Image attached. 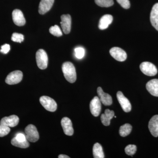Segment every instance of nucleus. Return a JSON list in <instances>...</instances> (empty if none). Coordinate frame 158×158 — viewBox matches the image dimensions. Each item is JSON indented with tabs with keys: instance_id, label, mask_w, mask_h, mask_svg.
I'll use <instances>...</instances> for the list:
<instances>
[{
	"instance_id": "nucleus-23",
	"label": "nucleus",
	"mask_w": 158,
	"mask_h": 158,
	"mask_svg": "<svg viewBox=\"0 0 158 158\" xmlns=\"http://www.w3.org/2000/svg\"><path fill=\"white\" fill-rule=\"evenodd\" d=\"M11 144L13 146L20 148H26L29 147V143L27 140L25 141H19L16 138H14L11 141Z\"/></svg>"
},
{
	"instance_id": "nucleus-18",
	"label": "nucleus",
	"mask_w": 158,
	"mask_h": 158,
	"mask_svg": "<svg viewBox=\"0 0 158 158\" xmlns=\"http://www.w3.org/2000/svg\"><path fill=\"white\" fill-rule=\"evenodd\" d=\"M113 17L111 15H105L100 19L98 27L100 30H103L107 28L109 25L112 23Z\"/></svg>"
},
{
	"instance_id": "nucleus-1",
	"label": "nucleus",
	"mask_w": 158,
	"mask_h": 158,
	"mask_svg": "<svg viewBox=\"0 0 158 158\" xmlns=\"http://www.w3.org/2000/svg\"><path fill=\"white\" fill-rule=\"evenodd\" d=\"M62 70L65 79L70 83H73L77 80L75 68L71 62H64L62 65Z\"/></svg>"
},
{
	"instance_id": "nucleus-6",
	"label": "nucleus",
	"mask_w": 158,
	"mask_h": 158,
	"mask_svg": "<svg viewBox=\"0 0 158 158\" xmlns=\"http://www.w3.org/2000/svg\"><path fill=\"white\" fill-rule=\"evenodd\" d=\"M23 77V73L21 71H14L7 76L6 82L9 85H16L21 81Z\"/></svg>"
},
{
	"instance_id": "nucleus-22",
	"label": "nucleus",
	"mask_w": 158,
	"mask_h": 158,
	"mask_svg": "<svg viewBox=\"0 0 158 158\" xmlns=\"http://www.w3.org/2000/svg\"><path fill=\"white\" fill-rule=\"evenodd\" d=\"M132 127L129 123H126L121 126L119 128V134L122 137H126L131 132Z\"/></svg>"
},
{
	"instance_id": "nucleus-16",
	"label": "nucleus",
	"mask_w": 158,
	"mask_h": 158,
	"mask_svg": "<svg viewBox=\"0 0 158 158\" xmlns=\"http://www.w3.org/2000/svg\"><path fill=\"white\" fill-rule=\"evenodd\" d=\"M54 2V0H41L39 6L40 14L44 15L49 11Z\"/></svg>"
},
{
	"instance_id": "nucleus-26",
	"label": "nucleus",
	"mask_w": 158,
	"mask_h": 158,
	"mask_svg": "<svg viewBox=\"0 0 158 158\" xmlns=\"http://www.w3.org/2000/svg\"><path fill=\"white\" fill-rule=\"evenodd\" d=\"M125 151L127 155L132 156L137 151V147L134 144H129L125 148Z\"/></svg>"
},
{
	"instance_id": "nucleus-21",
	"label": "nucleus",
	"mask_w": 158,
	"mask_h": 158,
	"mask_svg": "<svg viewBox=\"0 0 158 158\" xmlns=\"http://www.w3.org/2000/svg\"><path fill=\"white\" fill-rule=\"evenodd\" d=\"M93 154L94 157V158H104L105 157L102 148L99 143H95L94 145Z\"/></svg>"
},
{
	"instance_id": "nucleus-12",
	"label": "nucleus",
	"mask_w": 158,
	"mask_h": 158,
	"mask_svg": "<svg viewBox=\"0 0 158 158\" xmlns=\"http://www.w3.org/2000/svg\"><path fill=\"white\" fill-rule=\"evenodd\" d=\"M12 19L13 22L18 26H23L26 23V20L22 11L19 9H15L12 11Z\"/></svg>"
},
{
	"instance_id": "nucleus-19",
	"label": "nucleus",
	"mask_w": 158,
	"mask_h": 158,
	"mask_svg": "<svg viewBox=\"0 0 158 158\" xmlns=\"http://www.w3.org/2000/svg\"><path fill=\"white\" fill-rule=\"evenodd\" d=\"M150 21L153 27L158 31V3L153 6L150 14Z\"/></svg>"
},
{
	"instance_id": "nucleus-14",
	"label": "nucleus",
	"mask_w": 158,
	"mask_h": 158,
	"mask_svg": "<svg viewBox=\"0 0 158 158\" xmlns=\"http://www.w3.org/2000/svg\"><path fill=\"white\" fill-rule=\"evenodd\" d=\"M98 98L101 103L106 106H110L113 103L112 97L107 93H105L101 87H98L97 89Z\"/></svg>"
},
{
	"instance_id": "nucleus-30",
	"label": "nucleus",
	"mask_w": 158,
	"mask_h": 158,
	"mask_svg": "<svg viewBox=\"0 0 158 158\" xmlns=\"http://www.w3.org/2000/svg\"><path fill=\"white\" fill-rule=\"evenodd\" d=\"M117 2L125 9H129L131 6L129 0H116Z\"/></svg>"
},
{
	"instance_id": "nucleus-33",
	"label": "nucleus",
	"mask_w": 158,
	"mask_h": 158,
	"mask_svg": "<svg viewBox=\"0 0 158 158\" xmlns=\"http://www.w3.org/2000/svg\"><path fill=\"white\" fill-rule=\"evenodd\" d=\"M58 157L59 158H69V156L65 155H60Z\"/></svg>"
},
{
	"instance_id": "nucleus-10",
	"label": "nucleus",
	"mask_w": 158,
	"mask_h": 158,
	"mask_svg": "<svg viewBox=\"0 0 158 158\" xmlns=\"http://www.w3.org/2000/svg\"><path fill=\"white\" fill-rule=\"evenodd\" d=\"M19 120L18 116L16 115H11L2 118L0 122V124L9 127H13L18 124Z\"/></svg>"
},
{
	"instance_id": "nucleus-13",
	"label": "nucleus",
	"mask_w": 158,
	"mask_h": 158,
	"mask_svg": "<svg viewBox=\"0 0 158 158\" xmlns=\"http://www.w3.org/2000/svg\"><path fill=\"white\" fill-rule=\"evenodd\" d=\"M61 123L65 135L68 136L73 135L74 130L73 127L72 123L70 119L68 117H64L61 120Z\"/></svg>"
},
{
	"instance_id": "nucleus-29",
	"label": "nucleus",
	"mask_w": 158,
	"mask_h": 158,
	"mask_svg": "<svg viewBox=\"0 0 158 158\" xmlns=\"http://www.w3.org/2000/svg\"><path fill=\"white\" fill-rule=\"evenodd\" d=\"M10 127L0 124V137L7 135L10 131Z\"/></svg>"
},
{
	"instance_id": "nucleus-2",
	"label": "nucleus",
	"mask_w": 158,
	"mask_h": 158,
	"mask_svg": "<svg viewBox=\"0 0 158 158\" xmlns=\"http://www.w3.org/2000/svg\"><path fill=\"white\" fill-rule=\"evenodd\" d=\"M36 59L38 68L41 69L47 68L48 57L45 51L43 49L38 50L36 53Z\"/></svg>"
},
{
	"instance_id": "nucleus-7",
	"label": "nucleus",
	"mask_w": 158,
	"mask_h": 158,
	"mask_svg": "<svg viewBox=\"0 0 158 158\" xmlns=\"http://www.w3.org/2000/svg\"><path fill=\"white\" fill-rule=\"evenodd\" d=\"M110 52L114 59L119 62H123L127 58L126 52L119 48L113 47L110 49Z\"/></svg>"
},
{
	"instance_id": "nucleus-4",
	"label": "nucleus",
	"mask_w": 158,
	"mask_h": 158,
	"mask_svg": "<svg viewBox=\"0 0 158 158\" xmlns=\"http://www.w3.org/2000/svg\"><path fill=\"white\" fill-rule=\"evenodd\" d=\"M40 102L46 110L53 112L57 110V105L56 101L49 97L43 96L40 98Z\"/></svg>"
},
{
	"instance_id": "nucleus-15",
	"label": "nucleus",
	"mask_w": 158,
	"mask_h": 158,
	"mask_svg": "<svg viewBox=\"0 0 158 158\" xmlns=\"http://www.w3.org/2000/svg\"><path fill=\"white\" fill-rule=\"evenodd\" d=\"M148 128L152 135L158 137V115L153 116L148 123Z\"/></svg>"
},
{
	"instance_id": "nucleus-11",
	"label": "nucleus",
	"mask_w": 158,
	"mask_h": 158,
	"mask_svg": "<svg viewBox=\"0 0 158 158\" xmlns=\"http://www.w3.org/2000/svg\"><path fill=\"white\" fill-rule=\"evenodd\" d=\"M61 27L64 34H69L71 31V17L69 15H63L61 16Z\"/></svg>"
},
{
	"instance_id": "nucleus-32",
	"label": "nucleus",
	"mask_w": 158,
	"mask_h": 158,
	"mask_svg": "<svg viewBox=\"0 0 158 158\" xmlns=\"http://www.w3.org/2000/svg\"><path fill=\"white\" fill-rule=\"evenodd\" d=\"M15 138L19 141H25L27 140L26 139V136L24 135L23 134H22V133H19V134H18L16 137H15Z\"/></svg>"
},
{
	"instance_id": "nucleus-3",
	"label": "nucleus",
	"mask_w": 158,
	"mask_h": 158,
	"mask_svg": "<svg viewBox=\"0 0 158 158\" xmlns=\"http://www.w3.org/2000/svg\"><path fill=\"white\" fill-rule=\"evenodd\" d=\"M26 139L28 141L35 142L39 139V133L37 128L34 125L30 124L25 129Z\"/></svg>"
},
{
	"instance_id": "nucleus-5",
	"label": "nucleus",
	"mask_w": 158,
	"mask_h": 158,
	"mask_svg": "<svg viewBox=\"0 0 158 158\" xmlns=\"http://www.w3.org/2000/svg\"><path fill=\"white\" fill-rule=\"evenodd\" d=\"M140 69L144 74L148 76H154L158 71L155 65L148 62H142L140 65Z\"/></svg>"
},
{
	"instance_id": "nucleus-8",
	"label": "nucleus",
	"mask_w": 158,
	"mask_h": 158,
	"mask_svg": "<svg viewBox=\"0 0 158 158\" xmlns=\"http://www.w3.org/2000/svg\"><path fill=\"white\" fill-rule=\"evenodd\" d=\"M90 112L94 116L97 117L99 115L102 109L101 102L98 97L95 96L90 102Z\"/></svg>"
},
{
	"instance_id": "nucleus-20",
	"label": "nucleus",
	"mask_w": 158,
	"mask_h": 158,
	"mask_svg": "<svg viewBox=\"0 0 158 158\" xmlns=\"http://www.w3.org/2000/svg\"><path fill=\"white\" fill-rule=\"evenodd\" d=\"M114 111L106 109L105 111V113L102 114L101 116L102 123L104 125L108 126L110 124V120L114 116Z\"/></svg>"
},
{
	"instance_id": "nucleus-27",
	"label": "nucleus",
	"mask_w": 158,
	"mask_h": 158,
	"mask_svg": "<svg viewBox=\"0 0 158 158\" xmlns=\"http://www.w3.org/2000/svg\"><path fill=\"white\" fill-rule=\"evenodd\" d=\"M11 39L14 42L21 43L24 40V36L22 34L14 33L12 34Z\"/></svg>"
},
{
	"instance_id": "nucleus-25",
	"label": "nucleus",
	"mask_w": 158,
	"mask_h": 158,
	"mask_svg": "<svg viewBox=\"0 0 158 158\" xmlns=\"http://www.w3.org/2000/svg\"><path fill=\"white\" fill-rule=\"evenodd\" d=\"M49 32L51 34L56 37H61L62 35V33L59 26L55 25L51 27L49 29Z\"/></svg>"
},
{
	"instance_id": "nucleus-31",
	"label": "nucleus",
	"mask_w": 158,
	"mask_h": 158,
	"mask_svg": "<svg viewBox=\"0 0 158 158\" xmlns=\"http://www.w3.org/2000/svg\"><path fill=\"white\" fill-rule=\"evenodd\" d=\"M10 50V46L9 44H5L1 46V49L0 52L3 54H6L8 53Z\"/></svg>"
},
{
	"instance_id": "nucleus-24",
	"label": "nucleus",
	"mask_w": 158,
	"mask_h": 158,
	"mask_svg": "<svg viewBox=\"0 0 158 158\" xmlns=\"http://www.w3.org/2000/svg\"><path fill=\"white\" fill-rule=\"evenodd\" d=\"M95 2L99 6L102 7H111L114 4L113 0H94Z\"/></svg>"
},
{
	"instance_id": "nucleus-9",
	"label": "nucleus",
	"mask_w": 158,
	"mask_h": 158,
	"mask_svg": "<svg viewBox=\"0 0 158 158\" xmlns=\"http://www.w3.org/2000/svg\"><path fill=\"white\" fill-rule=\"evenodd\" d=\"M116 96L118 102L123 111L126 113L130 112L131 110V105L128 99L123 95V93L121 91H118Z\"/></svg>"
},
{
	"instance_id": "nucleus-28",
	"label": "nucleus",
	"mask_w": 158,
	"mask_h": 158,
	"mask_svg": "<svg viewBox=\"0 0 158 158\" xmlns=\"http://www.w3.org/2000/svg\"><path fill=\"white\" fill-rule=\"evenodd\" d=\"M75 53L76 57L77 59H81L85 55V49L82 47H78L75 49Z\"/></svg>"
},
{
	"instance_id": "nucleus-17",
	"label": "nucleus",
	"mask_w": 158,
	"mask_h": 158,
	"mask_svg": "<svg viewBox=\"0 0 158 158\" xmlns=\"http://www.w3.org/2000/svg\"><path fill=\"white\" fill-rule=\"evenodd\" d=\"M148 91L154 96L158 97V79H153L146 84Z\"/></svg>"
}]
</instances>
